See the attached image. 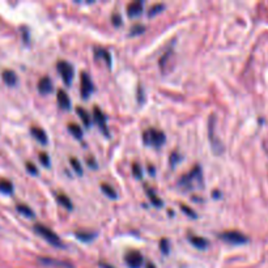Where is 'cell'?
Listing matches in <instances>:
<instances>
[{
  "label": "cell",
  "instance_id": "cell-1",
  "mask_svg": "<svg viewBox=\"0 0 268 268\" xmlns=\"http://www.w3.org/2000/svg\"><path fill=\"white\" fill-rule=\"evenodd\" d=\"M143 142L147 145L160 148L166 142V136L163 131L157 130V128H149L143 133Z\"/></svg>",
  "mask_w": 268,
  "mask_h": 268
},
{
  "label": "cell",
  "instance_id": "cell-2",
  "mask_svg": "<svg viewBox=\"0 0 268 268\" xmlns=\"http://www.w3.org/2000/svg\"><path fill=\"white\" fill-rule=\"evenodd\" d=\"M34 230H36L37 234H39L42 238H45L48 244H51L58 247L63 246L61 238L58 237L57 233L52 232V230L50 229V228H47V226L42 225V224H36V225H34Z\"/></svg>",
  "mask_w": 268,
  "mask_h": 268
},
{
  "label": "cell",
  "instance_id": "cell-3",
  "mask_svg": "<svg viewBox=\"0 0 268 268\" xmlns=\"http://www.w3.org/2000/svg\"><path fill=\"white\" fill-rule=\"evenodd\" d=\"M202 182V169L199 165L194 166V169L187 175H183L179 181V186L184 187V189H191L193 182Z\"/></svg>",
  "mask_w": 268,
  "mask_h": 268
},
{
  "label": "cell",
  "instance_id": "cell-4",
  "mask_svg": "<svg viewBox=\"0 0 268 268\" xmlns=\"http://www.w3.org/2000/svg\"><path fill=\"white\" fill-rule=\"evenodd\" d=\"M220 238L223 239V241L228 242V244H232V245H244L249 241L246 235H244L239 232H235V230L221 233Z\"/></svg>",
  "mask_w": 268,
  "mask_h": 268
},
{
  "label": "cell",
  "instance_id": "cell-5",
  "mask_svg": "<svg viewBox=\"0 0 268 268\" xmlns=\"http://www.w3.org/2000/svg\"><path fill=\"white\" fill-rule=\"evenodd\" d=\"M58 71L61 73L62 78L66 85H71L73 78V67L66 61H59L58 62Z\"/></svg>",
  "mask_w": 268,
  "mask_h": 268
},
{
  "label": "cell",
  "instance_id": "cell-6",
  "mask_svg": "<svg viewBox=\"0 0 268 268\" xmlns=\"http://www.w3.org/2000/svg\"><path fill=\"white\" fill-rule=\"evenodd\" d=\"M80 83H82V85H80V92H82V97L84 98V100H88V98H89V96L92 94V92L94 91L92 78L89 77V75H88L87 72H83L82 76H80Z\"/></svg>",
  "mask_w": 268,
  "mask_h": 268
},
{
  "label": "cell",
  "instance_id": "cell-7",
  "mask_svg": "<svg viewBox=\"0 0 268 268\" xmlns=\"http://www.w3.org/2000/svg\"><path fill=\"white\" fill-rule=\"evenodd\" d=\"M124 262L130 268H140L144 264V258L139 251H128V253L124 255Z\"/></svg>",
  "mask_w": 268,
  "mask_h": 268
},
{
  "label": "cell",
  "instance_id": "cell-8",
  "mask_svg": "<svg viewBox=\"0 0 268 268\" xmlns=\"http://www.w3.org/2000/svg\"><path fill=\"white\" fill-rule=\"evenodd\" d=\"M93 118H94V122H96V123L98 124V127H100V130L103 132V135L109 136L108 124H106V117L98 108L93 109Z\"/></svg>",
  "mask_w": 268,
  "mask_h": 268
},
{
  "label": "cell",
  "instance_id": "cell-9",
  "mask_svg": "<svg viewBox=\"0 0 268 268\" xmlns=\"http://www.w3.org/2000/svg\"><path fill=\"white\" fill-rule=\"evenodd\" d=\"M57 100H58V105H59V108L61 109H63V110H69V109H71V100H69L68 94H67L64 91H62V89L58 91Z\"/></svg>",
  "mask_w": 268,
  "mask_h": 268
},
{
  "label": "cell",
  "instance_id": "cell-10",
  "mask_svg": "<svg viewBox=\"0 0 268 268\" xmlns=\"http://www.w3.org/2000/svg\"><path fill=\"white\" fill-rule=\"evenodd\" d=\"M52 89H54V87H52V82L51 78L47 77V76H45V77H42L41 80L38 82V91L41 92L42 94H48L51 93Z\"/></svg>",
  "mask_w": 268,
  "mask_h": 268
},
{
  "label": "cell",
  "instance_id": "cell-11",
  "mask_svg": "<svg viewBox=\"0 0 268 268\" xmlns=\"http://www.w3.org/2000/svg\"><path fill=\"white\" fill-rule=\"evenodd\" d=\"M143 13V3L142 2H133L127 7V15L130 17H138Z\"/></svg>",
  "mask_w": 268,
  "mask_h": 268
},
{
  "label": "cell",
  "instance_id": "cell-12",
  "mask_svg": "<svg viewBox=\"0 0 268 268\" xmlns=\"http://www.w3.org/2000/svg\"><path fill=\"white\" fill-rule=\"evenodd\" d=\"M2 77H3V82L9 87H15L16 83H17V75L13 72L12 69H4Z\"/></svg>",
  "mask_w": 268,
  "mask_h": 268
},
{
  "label": "cell",
  "instance_id": "cell-13",
  "mask_svg": "<svg viewBox=\"0 0 268 268\" xmlns=\"http://www.w3.org/2000/svg\"><path fill=\"white\" fill-rule=\"evenodd\" d=\"M31 132L32 135L34 136V139L38 140L41 144H47V135H46V132L42 128H39V127H32Z\"/></svg>",
  "mask_w": 268,
  "mask_h": 268
},
{
  "label": "cell",
  "instance_id": "cell-14",
  "mask_svg": "<svg viewBox=\"0 0 268 268\" xmlns=\"http://www.w3.org/2000/svg\"><path fill=\"white\" fill-rule=\"evenodd\" d=\"M190 242L196 247V249H200V250H203V249L208 247V245H209L205 238L198 237V235H191Z\"/></svg>",
  "mask_w": 268,
  "mask_h": 268
},
{
  "label": "cell",
  "instance_id": "cell-15",
  "mask_svg": "<svg viewBox=\"0 0 268 268\" xmlns=\"http://www.w3.org/2000/svg\"><path fill=\"white\" fill-rule=\"evenodd\" d=\"M76 113L78 114L80 119L83 121V123L85 124V127H91V115L88 114L83 108H77L76 109Z\"/></svg>",
  "mask_w": 268,
  "mask_h": 268
},
{
  "label": "cell",
  "instance_id": "cell-16",
  "mask_svg": "<svg viewBox=\"0 0 268 268\" xmlns=\"http://www.w3.org/2000/svg\"><path fill=\"white\" fill-rule=\"evenodd\" d=\"M0 193L12 194L13 193L12 182L7 181V179H0Z\"/></svg>",
  "mask_w": 268,
  "mask_h": 268
},
{
  "label": "cell",
  "instance_id": "cell-17",
  "mask_svg": "<svg viewBox=\"0 0 268 268\" xmlns=\"http://www.w3.org/2000/svg\"><path fill=\"white\" fill-rule=\"evenodd\" d=\"M101 190H102L103 194H105L106 196H109L110 199H117L118 198L117 191H115L112 186H109V184H106V183L101 184Z\"/></svg>",
  "mask_w": 268,
  "mask_h": 268
},
{
  "label": "cell",
  "instance_id": "cell-18",
  "mask_svg": "<svg viewBox=\"0 0 268 268\" xmlns=\"http://www.w3.org/2000/svg\"><path fill=\"white\" fill-rule=\"evenodd\" d=\"M147 195L154 207H161V205H163V202L160 200V198H158V196L153 193V190H151L149 187H147Z\"/></svg>",
  "mask_w": 268,
  "mask_h": 268
},
{
  "label": "cell",
  "instance_id": "cell-19",
  "mask_svg": "<svg viewBox=\"0 0 268 268\" xmlns=\"http://www.w3.org/2000/svg\"><path fill=\"white\" fill-rule=\"evenodd\" d=\"M68 131L75 136L76 139H83V130L82 127L76 123H69L68 124Z\"/></svg>",
  "mask_w": 268,
  "mask_h": 268
},
{
  "label": "cell",
  "instance_id": "cell-20",
  "mask_svg": "<svg viewBox=\"0 0 268 268\" xmlns=\"http://www.w3.org/2000/svg\"><path fill=\"white\" fill-rule=\"evenodd\" d=\"M58 202L61 203L66 209H69V211L73 208V204L72 202H71V199H68V196H66L64 194H59V195H58Z\"/></svg>",
  "mask_w": 268,
  "mask_h": 268
},
{
  "label": "cell",
  "instance_id": "cell-21",
  "mask_svg": "<svg viewBox=\"0 0 268 268\" xmlns=\"http://www.w3.org/2000/svg\"><path fill=\"white\" fill-rule=\"evenodd\" d=\"M94 54H96V57L105 58L106 62H108V66H109V67L112 66V59H110V55H109V52L106 51L105 48L96 47V48H94Z\"/></svg>",
  "mask_w": 268,
  "mask_h": 268
},
{
  "label": "cell",
  "instance_id": "cell-22",
  "mask_svg": "<svg viewBox=\"0 0 268 268\" xmlns=\"http://www.w3.org/2000/svg\"><path fill=\"white\" fill-rule=\"evenodd\" d=\"M16 209H17L18 212L21 215H24V216L26 217H34V212L32 211L31 207H28V205L25 204H17V207H16Z\"/></svg>",
  "mask_w": 268,
  "mask_h": 268
},
{
  "label": "cell",
  "instance_id": "cell-23",
  "mask_svg": "<svg viewBox=\"0 0 268 268\" xmlns=\"http://www.w3.org/2000/svg\"><path fill=\"white\" fill-rule=\"evenodd\" d=\"M76 237L80 239V241L83 242H89L92 241L94 237H96V234L94 233H85V232H77L76 233Z\"/></svg>",
  "mask_w": 268,
  "mask_h": 268
},
{
  "label": "cell",
  "instance_id": "cell-24",
  "mask_svg": "<svg viewBox=\"0 0 268 268\" xmlns=\"http://www.w3.org/2000/svg\"><path fill=\"white\" fill-rule=\"evenodd\" d=\"M164 8H165L164 4H156V6L151 7L149 12H148V16H149V17H153V16H156V15H158V13L163 12Z\"/></svg>",
  "mask_w": 268,
  "mask_h": 268
},
{
  "label": "cell",
  "instance_id": "cell-25",
  "mask_svg": "<svg viewBox=\"0 0 268 268\" xmlns=\"http://www.w3.org/2000/svg\"><path fill=\"white\" fill-rule=\"evenodd\" d=\"M69 163H71V165H72L73 170H75L76 173H77L78 175H83V168L82 165H80V163H78L77 158H75V157H71V160H69Z\"/></svg>",
  "mask_w": 268,
  "mask_h": 268
},
{
  "label": "cell",
  "instance_id": "cell-26",
  "mask_svg": "<svg viewBox=\"0 0 268 268\" xmlns=\"http://www.w3.org/2000/svg\"><path fill=\"white\" fill-rule=\"evenodd\" d=\"M39 262L43 263V264H51V265H59V267H62V265H67V267H69L68 264H66V263L63 262H59V260H54V259H48V258H41L39 259Z\"/></svg>",
  "mask_w": 268,
  "mask_h": 268
},
{
  "label": "cell",
  "instance_id": "cell-27",
  "mask_svg": "<svg viewBox=\"0 0 268 268\" xmlns=\"http://www.w3.org/2000/svg\"><path fill=\"white\" fill-rule=\"evenodd\" d=\"M39 161H41V163H42V165L46 166V168H50V165H51L50 157H48V154L45 153V152L39 153Z\"/></svg>",
  "mask_w": 268,
  "mask_h": 268
},
{
  "label": "cell",
  "instance_id": "cell-28",
  "mask_svg": "<svg viewBox=\"0 0 268 268\" xmlns=\"http://www.w3.org/2000/svg\"><path fill=\"white\" fill-rule=\"evenodd\" d=\"M160 249L161 251H163V254H166V255H168L169 251H170V244H169V239H166V238H163V239H161Z\"/></svg>",
  "mask_w": 268,
  "mask_h": 268
},
{
  "label": "cell",
  "instance_id": "cell-29",
  "mask_svg": "<svg viewBox=\"0 0 268 268\" xmlns=\"http://www.w3.org/2000/svg\"><path fill=\"white\" fill-rule=\"evenodd\" d=\"M181 209H182V211H183V213L187 215V216L193 217V219H196V217H198V215H196L195 212H194L190 207H186V205L181 204Z\"/></svg>",
  "mask_w": 268,
  "mask_h": 268
},
{
  "label": "cell",
  "instance_id": "cell-30",
  "mask_svg": "<svg viewBox=\"0 0 268 268\" xmlns=\"http://www.w3.org/2000/svg\"><path fill=\"white\" fill-rule=\"evenodd\" d=\"M132 173H133V175H135V177L138 178V179H140V178L143 177L142 169H140V165H139L138 163H135L132 165Z\"/></svg>",
  "mask_w": 268,
  "mask_h": 268
},
{
  "label": "cell",
  "instance_id": "cell-31",
  "mask_svg": "<svg viewBox=\"0 0 268 268\" xmlns=\"http://www.w3.org/2000/svg\"><path fill=\"white\" fill-rule=\"evenodd\" d=\"M145 31V26H143V25H136V26H133L132 29H131V36H138V34H142L143 32Z\"/></svg>",
  "mask_w": 268,
  "mask_h": 268
},
{
  "label": "cell",
  "instance_id": "cell-32",
  "mask_svg": "<svg viewBox=\"0 0 268 268\" xmlns=\"http://www.w3.org/2000/svg\"><path fill=\"white\" fill-rule=\"evenodd\" d=\"M87 164H88V166H89V168H91V169H97V168H98V164H97L96 158H94V157H92V156H88L87 157Z\"/></svg>",
  "mask_w": 268,
  "mask_h": 268
},
{
  "label": "cell",
  "instance_id": "cell-33",
  "mask_svg": "<svg viewBox=\"0 0 268 268\" xmlns=\"http://www.w3.org/2000/svg\"><path fill=\"white\" fill-rule=\"evenodd\" d=\"M26 170L33 175L38 174V169H37L36 165H34V164H32V163H26Z\"/></svg>",
  "mask_w": 268,
  "mask_h": 268
},
{
  "label": "cell",
  "instance_id": "cell-34",
  "mask_svg": "<svg viewBox=\"0 0 268 268\" xmlns=\"http://www.w3.org/2000/svg\"><path fill=\"white\" fill-rule=\"evenodd\" d=\"M112 21H113V25H114V26H121V24H122L121 16L118 15V13H114V15L112 16Z\"/></svg>",
  "mask_w": 268,
  "mask_h": 268
},
{
  "label": "cell",
  "instance_id": "cell-35",
  "mask_svg": "<svg viewBox=\"0 0 268 268\" xmlns=\"http://www.w3.org/2000/svg\"><path fill=\"white\" fill-rule=\"evenodd\" d=\"M179 161H181V156H179V153H177V152L172 153V156H170V164L174 165V164L179 163Z\"/></svg>",
  "mask_w": 268,
  "mask_h": 268
},
{
  "label": "cell",
  "instance_id": "cell-36",
  "mask_svg": "<svg viewBox=\"0 0 268 268\" xmlns=\"http://www.w3.org/2000/svg\"><path fill=\"white\" fill-rule=\"evenodd\" d=\"M100 265L102 268H114V267H112V265H110V264H106V263H102V262L100 263Z\"/></svg>",
  "mask_w": 268,
  "mask_h": 268
},
{
  "label": "cell",
  "instance_id": "cell-37",
  "mask_svg": "<svg viewBox=\"0 0 268 268\" xmlns=\"http://www.w3.org/2000/svg\"><path fill=\"white\" fill-rule=\"evenodd\" d=\"M149 173H151L152 175L156 174V170H153V166H149Z\"/></svg>",
  "mask_w": 268,
  "mask_h": 268
},
{
  "label": "cell",
  "instance_id": "cell-38",
  "mask_svg": "<svg viewBox=\"0 0 268 268\" xmlns=\"http://www.w3.org/2000/svg\"><path fill=\"white\" fill-rule=\"evenodd\" d=\"M147 268H156L152 263H147Z\"/></svg>",
  "mask_w": 268,
  "mask_h": 268
},
{
  "label": "cell",
  "instance_id": "cell-39",
  "mask_svg": "<svg viewBox=\"0 0 268 268\" xmlns=\"http://www.w3.org/2000/svg\"><path fill=\"white\" fill-rule=\"evenodd\" d=\"M212 195H213L215 198H216V196H220V193H216V191H215V193L212 194Z\"/></svg>",
  "mask_w": 268,
  "mask_h": 268
}]
</instances>
